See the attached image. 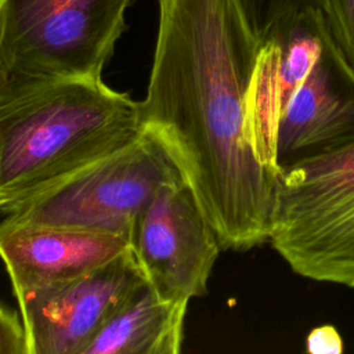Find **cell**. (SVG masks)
<instances>
[{"label":"cell","mask_w":354,"mask_h":354,"mask_svg":"<svg viewBox=\"0 0 354 354\" xmlns=\"http://www.w3.org/2000/svg\"><path fill=\"white\" fill-rule=\"evenodd\" d=\"M0 354H28L25 329L17 313L0 301Z\"/></svg>","instance_id":"obj_14"},{"label":"cell","mask_w":354,"mask_h":354,"mask_svg":"<svg viewBox=\"0 0 354 354\" xmlns=\"http://www.w3.org/2000/svg\"><path fill=\"white\" fill-rule=\"evenodd\" d=\"M145 281L131 248L79 277L17 296L28 354H82Z\"/></svg>","instance_id":"obj_7"},{"label":"cell","mask_w":354,"mask_h":354,"mask_svg":"<svg viewBox=\"0 0 354 354\" xmlns=\"http://www.w3.org/2000/svg\"><path fill=\"white\" fill-rule=\"evenodd\" d=\"M328 46L354 84V0H324Z\"/></svg>","instance_id":"obj_13"},{"label":"cell","mask_w":354,"mask_h":354,"mask_svg":"<svg viewBox=\"0 0 354 354\" xmlns=\"http://www.w3.org/2000/svg\"><path fill=\"white\" fill-rule=\"evenodd\" d=\"M130 248L147 283L163 299L184 303L207 293L223 249L184 177L160 187L142 209Z\"/></svg>","instance_id":"obj_6"},{"label":"cell","mask_w":354,"mask_h":354,"mask_svg":"<svg viewBox=\"0 0 354 354\" xmlns=\"http://www.w3.org/2000/svg\"><path fill=\"white\" fill-rule=\"evenodd\" d=\"M183 177L159 137L144 129L129 145L0 210L10 223L72 227L130 239L138 214L158 189Z\"/></svg>","instance_id":"obj_5"},{"label":"cell","mask_w":354,"mask_h":354,"mask_svg":"<svg viewBox=\"0 0 354 354\" xmlns=\"http://www.w3.org/2000/svg\"><path fill=\"white\" fill-rule=\"evenodd\" d=\"M130 248L123 235L1 220L0 259L15 297L88 272Z\"/></svg>","instance_id":"obj_8"},{"label":"cell","mask_w":354,"mask_h":354,"mask_svg":"<svg viewBox=\"0 0 354 354\" xmlns=\"http://www.w3.org/2000/svg\"><path fill=\"white\" fill-rule=\"evenodd\" d=\"M130 0H0V102L66 79H97Z\"/></svg>","instance_id":"obj_4"},{"label":"cell","mask_w":354,"mask_h":354,"mask_svg":"<svg viewBox=\"0 0 354 354\" xmlns=\"http://www.w3.org/2000/svg\"><path fill=\"white\" fill-rule=\"evenodd\" d=\"M325 44V19H319L264 43L259 51L246 94V134L259 162L275 176L281 171L277 148L281 118Z\"/></svg>","instance_id":"obj_9"},{"label":"cell","mask_w":354,"mask_h":354,"mask_svg":"<svg viewBox=\"0 0 354 354\" xmlns=\"http://www.w3.org/2000/svg\"><path fill=\"white\" fill-rule=\"evenodd\" d=\"M261 44L324 19V0H239Z\"/></svg>","instance_id":"obj_12"},{"label":"cell","mask_w":354,"mask_h":354,"mask_svg":"<svg viewBox=\"0 0 354 354\" xmlns=\"http://www.w3.org/2000/svg\"><path fill=\"white\" fill-rule=\"evenodd\" d=\"M187 304L163 299L144 282L108 318L82 354H178Z\"/></svg>","instance_id":"obj_11"},{"label":"cell","mask_w":354,"mask_h":354,"mask_svg":"<svg viewBox=\"0 0 354 354\" xmlns=\"http://www.w3.org/2000/svg\"><path fill=\"white\" fill-rule=\"evenodd\" d=\"M268 242L297 275L354 288V136L281 167Z\"/></svg>","instance_id":"obj_3"},{"label":"cell","mask_w":354,"mask_h":354,"mask_svg":"<svg viewBox=\"0 0 354 354\" xmlns=\"http://www.w3.org/2000/svg\"><path fill=\"white\" fill-rule=\"evenodd\" d=\"M354 136V84L326 44L322 55L293 93L279 122L281 167L300 156Z\"/></svg>","instance_id":"obj_10"},{"label":"cell","mask_w":354,"mask_h":354,"mask_svg":"<svg viewBox=\"0 0 354 354\" xmlns=\"http://www.w3.org/2000/svg\"><path fill=\"white\" fill-rule=\"evenodd\" d=\"M344 350L340 333L332 325H322L310 330L306 337V351L313 354H339Z\"/></svg>","instance_id":"obj_15"},{"label":"cell","mask_w":354,"mask_h":354,"mask_svg":"<svg viewBox=\"0 0 354 354\" xmlns=\"http://www.w3.org/2000/svg\"><path fill=\"white\" fill-rule=\"evenodd\" d=\"M140 101L97 79L47 83L0 102V209L116 152L144 131Z\"/></svg>","instance_id":"obj_2"},{"label":"cell","mask_w":354,"mask_h":354,"mask_svg":"<svg viewBox=\"0 0 354 354\" xmlns=\"http://www.w3.org/2000/svg\"><path fill=\"white\" fill-rule=\"evenodd\" d=\"M159 25L141 105L223 249L268 241L277 177L246 134V94L261 41L239 0H158Z\"/></svg>","instance_id":"obj_1"}]
</instances>
